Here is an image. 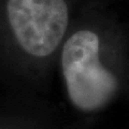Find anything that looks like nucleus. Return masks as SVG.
<instances>
[{"label": "nucleus", "instance_id": "1", "mask_svg": "<svg viewBox=\"0 0 129 129\" xmlns=\"http://www.w3.org/2000/svg\"><path fill=\"white\" fill-rule=\"evenodd\" d=\"M61 66L68 97L78 110L94 113L115 98L118 80L100 62L99 38L94 31H76L67 40Z\"/></svg>", "mask_w": 129, "mask_h": 129}, {"label": "nucleus", "instance_id": "2", "mask_svg": "<svg viewBox=\"0 0 129 129\" xmlns=\"http://www.w3.org/2000/svg\"><path fill=\"white\" fill-rule=\"evenodd\" d=\"M8 18L22 48L46 57L58 47L68 26L64 0H8Z\"/></svg>", "mask_w": 129, "mask_h": 129}]
</instances>
